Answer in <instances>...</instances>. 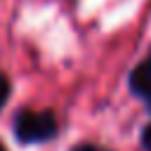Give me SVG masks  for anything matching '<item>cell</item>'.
<instances>
[{
    "label": "cell",
    "instance_id": "obj_6",
    "mask_svg": "<svg viewBox=\"0 0 151 151\" xmlns=\"http://www.w3.org/2000/svg\"><path fill=\"white\" fill-rule=\"evenodd\" d=\"M0 151H7V149H5V146H2V144H0Z\"/></svg>",
    "mask_w": 151,
    "mask_h": 151
},
{
    "label": "cell",
    "instance_id": "obj_3",
    "mask_svg": "<svg viewBox=\"0 0 151 151\" xmlns=\"http://www.w3.org/2000/svg\"><path fill=\"white\" fill-rule=\"evenodd\" d=\"M9 92H12V85H9V78L5 73H0V109L7 104L9 99Z\"/></svg>",
    "mask_w": 151,
    "mask_h": 151
},
{
    "label": "cell",
    "instance_id": "obj_4",
    "mask_svg": "<svg viewBox=\"0 0 151 151\" xmlns=\"http://www.w3.org/2000/svg\"><path fill=\"white\" fill-rule=\"evenodd\" d=\"M142 146L146 149V151H151V123L144 127V132H142Z\"/></svg>",
    "mask_w": 151,
    "mask_h": 151
},
{
    "label": "cell",
    "instance_id": "obj_5",
    "mask_svg": "<svg viewBox=\"0 0 151 151\" xmlns=\"http://www.w3.org/2000/svg\"><path fill=\"white\" fill-rule=\"evenodd\" d=\"M71 151H99V149H94V146H90V144H80V146L71 149Z\"/></svg>",
    "mask_w": 151,
    "mask_h": 151
},
{
    "label": "cell",
    "instance_id": "obj_1",
    "mask_svg": "<svg viewBox=\"0 0 151 151\" xmlns=\"http://www.w3.org/2000/svg\"><path fill=\"white\" fill-rule=\"evenodd\" d=\"M59 132L57 118L52 111H31L24 109L14 118V137L21 144H35V142H47Z\"/></svg>",
    "mask_w": 151,
    "mask_h": 151
},
{
    "label": "cell",
    "instance_id": "obj_2",
    "mask_svg": "<svg viewBox=\"0 0 151 151\" xmlns=\"http://www.w3.org/2000/svg\"><path fill=\"white\" fill-rule=\"evenodd\" d=\"M130 90L151 109V54L144 57L130 73Z\"/></svg>",
    "mask_w": 151,
    "mask_h": 151
}]
</instances>
